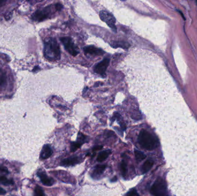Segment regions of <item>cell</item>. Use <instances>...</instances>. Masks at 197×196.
<instances>
[{"label": "cell", "mask_w": 197, "mask_h": 196, "mask_svg": "<svg viewBox=\"0 0 197 196\" xmlns=\"http://www.w3.org/2000/svg\"><path fill=\"white\" fill-rule=\"evenodd\" d=\"M138 141L142 148L149 151L156 149L159 146V141L157 138L145 129H142L140 131Z\"/></svg>", "instance_id": "cell-1"}, {"label": "cell", "mask_w": 197, "mask_h": 196, "mask_svg": "<svg viewBox=\"0 0 197 196\" xmlns=\"http://www.w3.org/2000/svg\"><path fill=\"white\" fill-rule=\"evenodd\" d=\"M44 54L50 60H57L61 58V50L58 43L52 38H50L44 43Z\"/></svg>", "instance_id": "cell-2"}, {"label": "cell", "mask_w": 197, "mask_h": 196, "mask_svg": "<svg viewBox=\"0 0 197 196\" xmlns=\"http://www.w3.org/2000/svg\"><path fill=\"white\" fill-rule=\"evenodd\" d=\"M150 192L153 196L167 195V187L165 181L161 178H158L152 186Z\"/></svg>", "instance_id": "cell-3"}, {"label": "cell", "mask_w": 197, "mask_h": 196, "mask_svg": "<svg viewBox=\"0 0 197 196\" xmlns=\"http://www.w3.org/2000/svg\"><path fill=\"white\" fill-rule=\"evenodd\" d=\"M100 17L102 21L105 22L114 32H117V28L115 26L116 20L114 16L108 12L102 11L100 12Z\"/></svg>", "instance_id": "cell-4"}, {"label": "cell", "mask_w": 197, "mask_h": 196, "mask_svg": "<svg viewBox=\"0 0 197 196\" xmlns=\"http://www.w3.org/2000/svg\"><path fill=\"white\" fill-rule=\"evenodd\" d=\"M61 41L63 43L65 49L73 56H76L79 53V49L75 45L72 40L69 37L61 38Z\"/></svg>", "instance_id": "cell-5"}, {"label": "cell", "mask_w": 197, "mask_h": 196, "mask_svg": "<svg viewBox=\"0 0 197 196\" xmlns=\"http://www.w3.org/2000/svg\"><path fill=\"white\" fill-rule=\"evenodd\" d=\"M51 10L52 9H51V7L49 6L46 8H44L43 10L37 11L33 14L32 19L33 20H37V21H43L44 19H46L47 18H48Z\"/></svg>", "instance_id": "cell-6"}, {"label": "cell", "mask_w": 197, "mask_h": 196, "mask_svg": "<svg viewBox=\"0 0 197 196\" xmlns=\"http://www.w3.org/2000/svg\"><path fill=\"white\" fill-rule=\"evenodd\" d=\"M110 63L109 59H104L100 63L96 64V66L94 68V71L97 74L101 75L102 76L105 75L107 69Z\"/></svg>", "instance_id": "cell-7"}, {"label": "cell", "mask_w": 197, "mask_h": 196, "mask_svg": "<svg viewBox=\"0 0 197 196\" xmlns=\"http://www.w3.org/2000/svg\"><path fill=\"white\" fill-rule=\"evenodd\" d=\"M37 175L40 178V180L42 181L43 185L47 186H50L53 185L54 183L53 179L50 177H48L45 173V172L42 171H39L37 172Z\"/></svg>", "instance_id": "cell-8"}, {"label": "cell", "mask_w": 197, "mask_h": 196, "mask_svg": "<svg viewBox=\"0 0 197 196\" xmlns=\"http://www.w3.org/2000/svg\"><path fill=\"white\" fill-rule=\"evenodd\" d=\"M84 52L86 53H89L93 55H102L104 53V51H103L100 48L93 47V46H88L84 48Z\"/></svg>", "instance_id": "cell-9"}, {"label": "cell", "mask_w": 197, "mask_h": 196, "mask_svg": "<svg viewBox=\"0 0 197 196\" xmlns=\"http://www.w3.org/2000/svg\"><path fill=\"white\" fill-rule=\"evenodd\" d=\"M80 162V158L77 156H72L64 159L61 162V164L64 166H70L77 164Z\"/></svg>", "instance_id": "cell-10"}, {"label": "cell", "mask_w": 197, "mask_h": 196, "mask_svg": "<svg viewBox=\"0 0 197 196\" xmlns=\"http://www.w3.org/2000/svg\"><path fill=\"white\" fill-rule=\"evenodd\" d=\"M53 154V150L49 145H44L40 153V157L42 159H46L51 156Z\"/></svg>", "instance_id": "cell-11"}, {"label": "cell", "mask_w": 197, "mask_h": 196, "mask_svg": "<svg viewBox=\"0 0 197 196\" xmlns=\"http://www.w3.org/2000/svg\"><path fill=\"white\" fill-rule=\"evenodd\" d=\"M106 165H103V164L97 165L93 170V175L95 177H98L100 176L106 169Z\"/></svg>", "instance_id": "cell-12"}, {"label": "cell", "mask_w": 197, "mask_h": 196, "mask_svg": "<svg viewBox=\"0 0 197 196\" xmlns=\"http://www.w3.org/2000/svg\"><path fill=\"white\" fill-rule=\"evenodd\" d=\"M111 151L110 150H107L104 151H101L97 156V161H98L99 162H103L104 160H105L108 157V156L110 155V154H111Z\"/></svg>", "instance_id": "cell-13"}, {"label": "cell", "mask_w": 197, "mask_h": 196, "mask_svg": "<svg viewBox=\"0 0 197 196\" xmlns=\"http://www.w3.org/2000/svg\"><path fill=\"white\" fill-rule=\"evenodd\" d=\"M153 161L152 160H147L145 163H144L142 166V173H146L148 171H149L150 169L152 167L153 165Z\"/></svg>", "instance_id": "cell-14"}, {"label": "cell", "mask_w": 197, "mask_h": 196, "mask_svg": "<svg viewBox=\"0 0 197 196\" xmlns=\"http://www.w3.org/2000/svg\"><path fill=\"white\" fill-rule=\"evenodd\" d=\"M134 154H135V156L136 160L137 161H142L144 159H145L146 157V156L142 152L139 151L137 150H135L134 151Z\"/></svg>", "instance_id": "cell-15"}, {"label": "cell", "mask_w": 197, "mask_h": 196, "mask_svg": "<svg viewBox=\"0 0 197 196\" xmlns=\"http://www.w3.org/2000/svg\"><path fill=\"white\" fill-rule=\"evenodd\" d=\"M121 170L123 177H125L128 173V166H127V163L124 160H123L121 164Z\"/></svg>", "instance_id": "cell-16"}, {"label": "cell", "mask_w": 197, "mask_h": 196, "mask_svg": "<svg viewBox=\"0 0 197 196\" xmlns=\"http://www.w3.org/2000/svg\"><path fill=\"white\" fill-rule=\"evenodd\" d=\"M0 184L8 186L13 184V181L8 180L5 177L0 176Z\"/></svg>", "instance_id": "cell-17"}, {"label": "cell", "mask_w": 197, "mask_h": 196, "mask_svg": "<svg viewBox=\"0 0 197 196\" xmlns=\"http://www.w3.org/2000/svg\"><path fill=\"white\" fill-rule=\"evenodd\" d=\"M82 144L76 142H73L71 143V147H70V151L72 152H75L78 149H79L81 146Z\"/></svg>", "instance_id": "cell-18"}, {"label": "cell", "mask_w": 197, "mask_h": 196, "mask_svg": "<svg viewBox=\"0 0 197 196\" xmlns=\"http://www.w3.org/2000/svg\"><path fill=\"white\" fill-rule=\"evenodd\" d=\"M113 46L117 47L127 48L128 47V44L127 43L123 42H117L113 44Z\"/></svg>", "instance_id": "cell-19"}, {"label": "cell", "mask_w": 197, "mask_h": 196, "mask_svg": "<svg viewBox=\"0 0 197 196\" xmlns=\"http://www.w3.org/2000/svg\"><path fill=\"white\" fill-rule=\"evenodd\" d=\"M35 194L37 195V196H45V194H44V191H43L42 189L40 186H36V187H35Z\"/></svg>", "instance_id": "cell-20"}, {"label": "cell", "mask_w": 197, "mask_h": 196, "mask_svg": "<svg viewBox=\"0 0 197 196\" xmlns=\"http://www.w3.org/2000/svg\"><path fill=\"white\" fill-rule=\"evenodd\" d=\"M85 139H86V136L85 135H84L83 133H79L78 135V139H77V142L81 143V144H83L85 143Z\"/></svg>", "instance_id": "cell-21"}, {"label": "cell", "mask_w": 197, "mask_h": 196, "mask_svg": "<svg viewBox=\"0 0 197 196\" xmlns=\"http://www.w3.org/2000/svg\"><path fill=\"white\" fill-rule=\"evenodd\" d=\"M126 195L130 196H139V194H138L137 191H136V189L133 188V189H131L130 191H129L128 193L126 194Z\"/></svg>", "instance_id": "cell-22"}, {"label": "cell", "mask_w": 197, "mask_h": 196, "mask_svg": "<svg viewBox=\"0 0 197 196\" xmlns=\"http://www.w3.org/2000/svg\"><path fill=\"white\" fill-rule=\"evenodd\" d=\"M55 9H56L57 10L59 11V10H61V9H62V5H61V4H56V5H55Z\"/></svg>", "instance_id": "cell-23"}, {"label": "cell", "mask_w": 197, "mask_h": 196, "mask_svg": "<svg viewBox=\"0 0 197 196\" xmlns=\"http://www.w3.org/2000/svg\"><path fill=\"white\" fill-rule=\"evenodd\" d=\"M0 170L3 171V172H5V173H9V171L8 170H7V169L6 167H2V166H0Z\"/></svg>", "instance_id": "cell-24"}, {"label": "cell", "mask_w": 197, "mask_h": 196, "mask_svg": "<svg viewBox=\"0 0 197 196\" xmlns=\"http://www.w3.org/2000/svg\"><path fill=\"white\" fill-rule=\"evenodd\" d=\"M103 146H96L95 147L93 148V151H97V150H101L102 148H103Z\"/></svg>", "instance_id": "cell-25"}, {"label": "cell", "mask_w": 197, "mask_h": 196, "mask_svg": "<svg viewBox=\"0 0 197 196\" xmlns=\"http://www.w3.org/2000/svg\"><path fill=\"white\" fill-rule=\"evenodd\" d=\"M6 193V191L5 190L0 187V195H4V194H5Z\"/></svg>", "instance_id": "cell-26"}, {"label": "cell", "mask_w": 197, "mask_h": 196, "mask_svg": "<svg viewBox=\"0 0 197 196\" xmlns=\"http://www.w3.org/2000/svg\"><path fill=\"white\" fill-rule=\"evenodd\" d=\"M6 0H0V6L3 5L5 4Z\"/></svg>", "instance_id": "cell-27"}, {"label": "cell", "mask_w": 197, "mask_h": 196, "mask_svg": "<svg viewBox=\"0 0 197 196\" xmlns=\"http://www.w3.org/2000/svg\"><path fill=\"white\" fill-rule=\"evenodd\" d=\"M117 180V177H114V179L112 180L111 181H115Z\"/></svg>", "instance_id": "cell-28"}]
</instances>
